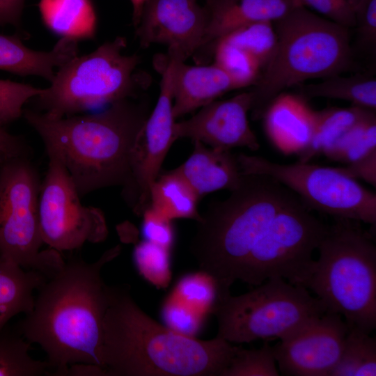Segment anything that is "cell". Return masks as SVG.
<instances>
[{"label":"cell","mask_w":376,"mask_h":376,"mask_svg":"<svg viewBox=\"0 0 376 376\" xmlns=\"http://www.w3.org/2000/svg\"><path fill=\"white\" fill-rule=\"evenodd\" d=\"M41 90L30 84L0 79V125L11 123L23 116L25 103Z\"/></svg>","instance_id":"cell-35"},{"label":"cell","mask_w":376,"mask_h":376,"mask_svg":"<svg viewBox=\"0 0 376 376\" xmlns=\"http://www.w3.org/2000/svg\"><path fill=\"white\" fill-rule=\"evenodd\" d=\"M141 216L144 240L171 250L175 241L173 221L159 215L150 207L146 209Z\"/></svg>","instance_id":"cell-37"},{"label":"cell","mask_w":376,"mask_h":376,"mask_svg":"<svg viewBox=\"0 0 376 376\" xmlns=\"http://www.w3.org/2000/svg\"><path fill=\"white\" fill-rule=\"evenodd\" d=\"M338 168L344 174L354 180H362L374 187H376V152Z\"/></svg>","instance_id":"cell-40"},{"label":"cell","mask_w":376,"mask_h":376,"mask_svg":"<svg viewBox=\"0 0 376 376\" xmlns=\"http://www.w3.org/2000/svg\"><path fill=\"white\" fill-rule=\"evenodd\" d=\"M327 311L307 288L272 278L252 290L218 298L213 313L216 336L229 343L283 339Z\"/></svg>","instance_id":"cell-8"},{"label":"cell","mask_w":376,"mask_h":376,"mask_svg":"<svg viewBox=\"0 0 376 376\" xmlns=\"http://www.w3.org/2000/svg\"><path fill=\"white\" fill-rule=\"evenodd\" d=\"M78 42L60 38L47 52L33 50L18 36L0 34V70L20 76H39L51 82L54 69L78 55Z\"/></svg>","instance_id":"cell-22"},{"label":"cell","mask_w":376,"mask_h":376,"mask_svg":"<svg viewBox=\"0 0 376 376\" xmlns=\"http://www.w3.org/2000/svg\"><path fill=\"white\" fill-rule=\"evenodd\" d=\"M31 148L23 138L0 125V164L14 157H31Z\"/></svg>","instance_id":"cell-39"},{"label":"cell","mask_w":376,"mask_h":376,"mask_svg":"<svg viewBox=\"0 0 376 376\" xmlns=\"http://www.w3.org/2000/svg\"><path fill=\"white\" fill-rule=\"evenodd\" d=\"M235 89L232 79L215 63L189 65L181 62L174 79L173 117L185 116Z\"/></svg>","instance_id":"cell-21"},{"label":"cell","mask_w":376,"mask_h":376,"mask_svg":"<svg viewBox=\"0 0 376 376\" xmlns=\"http://www.w3.org/2000/svg\"><path fill=\"white\" fill-rule=\"evenodd\" d=\"M275 51L251 90L253 119L281 93L311 79L342 74L353 66L349 29L297 6L273 22Z\"/></svg>","instance_id":"cell-5"},{"label":"cell","mask_w":376,"mask_h":376,"mask_svg":"<svg viewBox=\"0 0 376 376\" xmlns=\"http://www.w3.org/2000/svg\"><path fill=\"white\" fill-rule=\"evenodd\" d=\"M47 279L42 273L26 269L0 258V330L16 315L30 312L34 292Z\"/></svg>","instance_id":"cell-24"},{"label":"cell","mask_w":376,"mask_h":376,"mask_svg":"<svg viewBox=\"0 0 376 376\" xmlns=\"http://www.w3.org/2000/svg\"><path fill=\"white\" fill-rule=\"evenodd\" d=\"M120 252L118 244L93 263L81 258L65 262L37 290L32 310L17 324L15 330L45 352L50 375H68L74 365L103 370V321L111 285L101 272Z\"/></svg>","instance_id":"cell-1"},{"label":"cell","mask_w":376,"mask_h":376,"mask_svg":"<svg viewBox=\"0 0 376 376\" xmlns=\"http://www.w3.org/2000/svg\"><path fill=\"white\" fill-rule=\"evenodd\" d=\"M218 298L214 279L199 270L182 275L165 297L160 309L164 324L189 337L201 331Z\"/></svg>","instance_id":"cell-17"},{"label":"cell","mask_w":376,"mask_h":376,"mask_svg":"<svg viewBox=\"0 0 376 376\" xmlns=\"http://www.w3.org/2000/svg\"><path fill=\"white\" fill-rule=\"evenodd\" d=\"M194 143L192 153L176 170L199 197L217 190L236 189L242 176L237 155L198 141Z\"/></svg>","instance_id":"cell-20"},{"label":"cell","mask_w":376,"mask_h":376,"mask_svg":"<svg viewBox=\"0 0 376 376\" xmlns=\"http://www.w3.org/2000/svg\"><path fill=\"white\" fill-rule=\"evenodd\" d=\"M220 39L250 55L260 64L262 71L275 51L277 40L272 22H258L241 26Z\"/></svg>","instance_id":"cell-30"},{"label":"cell","mask_w":376,"mask_h":376,"mask_svg":"<svg viewBox=\"0 0 376 376\" xmlns=\"http://www.w3.org/2000/svg\"><path fill=\"white\" fill-rule=\"evenodd\" d=\"M375 375V338L358 327H348L341 356L330 376Z\"/></svg>","instance_id":"cell-28"},{"label":"cell","mask_w":376,"mask_h":376,"mask_svg":"<svg viewBox=\"0 0 376 376\" xmlns=\"http://www.w3.org/2000/svg\"><path fill=\"white\" fill-rule=\"evenodd\" d=\"M104 376H221L237 346L180 334L147 315L127 285H111L103 321Z\"/></svg>","instance_id":"cell-2"},{"label":"cell","mask_w":376,"mask_h":376,"mask_svg":"<svg viewBox=\"0 0 376 376\" xmlns=\"http://www.w3.org/2000/svg\"><path fill=\"white\" fill-rule=\"evenodd\" d=\"M375 110L357 106L313 110L314 130L311 144L299 162H308L318 155L326 156L348 132Z\"/></svg>","instance_id":"cell-26"},{"label":"cell","mask_w":376,"mask_h":376,"mask_svg":"<svg viewBox=\"0 0 376 376\" xmlns=\"http://www.w3.org/2000/svg\"><path fill=\"white\" fill-rule=\"evenodd\" d=\"M359 45L374 52L376 47V0H360L355 13Z\"/></svg>","instance_id":"cell-38"},{"label":"cell","mask_w":376,"mask_h":376,"mask_svg":"<svg viewBox=\"0 0 376 376\" xmlns=\"http://www.w3.org/2000/svg\"><path fill=\"white\" fill-rule=\"evenodd\" d=\"M271 141L285 153L301 157L313 135V109L300 95L282 93L267 107L262 118Z\"/></svg>","instance_id":"cell-19"},{"label":"cell","mask_w":376,"mask_h":376,"mask_svg":"<svg viewBox=\"0 0 376 376\" xmlns=\"http://www.w3.org/2000/svg\"><path fill=\"white\" fill-rule=\"evenodd\" d=\"M4 328L0 330V376L50 375L47 362L29 354L31 344L15 329Z\"/></svg>","instance_id":"cell-29"},{"label":"cell","mask_w":376,"mask_h":376,"mask_svg":"<svg viewBox=\"0 0 376 376\" xmlns=\"http://www.w3.org/2000/svg\"><path fill=\"white\" fill-rule=\"evenodd\" d=\"M375 152L376 115L373 111L340 139L326 157L348 164Z\"/></svg>","instance_id":"cell-32"},{"label":"cell","mask_w":376,"mask_h":376,"mask_svg":"<svg viewBox=\"0 0 376 376\" xmlns=\"http://www.w3.org/2000/svg\"><path fill=\"white\" fill-rule=\"evenodd\" d=\"M38 8L43 24L60 38H95L97 18L91 0H40Z\"/></svg>","instance_id":"cell-23"},{"label":"cell","mask_w":376,"mask_h":376,"mask_svg":"<svg viewBox=\"0 0 376 376\" xmlns=\"http://www.w3.org/2000/svg\"><path fill=\"white\" fill-rule=\"evenodd\" d=\"M327 227L295 194L276 214L240 281L256 287L269 279L281 278L306 288L313 270V253Z\"/></svg>","instance_id":"cell-11"},{"label":"cell","mask_w":376,"mask_h":376,"mask_svg":"<svg viewBox=\"0 0 376 376\" xmlns=\"http://www.w3.org/2000/svg\"><path fill=\"white\" fill-rule=\"evenodd\" d=\"M206 8L197 0H147L136 34L142 48L166 45L185 60L201 48L207 25Z\"/></svg>","instance_id":"cell-15"},{"label":"cell","mask_w":376,"mask_h":376,"mask_svg":"<svg viewBox=\"0 0 376 376\" xmlns=\"http://www.w3.org/2000/svg\"><path fill=\"white\" fill-rule=\"evenodd\" d=\"M212 55L214 63L228 75L237 89L254 86L262 72L253 58L224 39L214 44Z\"/></svg>","instance_id":"cell-31"},{"label":"cell","mask_w":376,"mask_h":376,"mask_svg":"<svg viewBox=\"0 0 376 376\" xmlns=\"http://www.w3.org/2000/svg\"><path fill=\"white\" fill-rule=\"evenodd\" d=\"M48 167L39 193V219L42 241L49 248L70 251L85 243H99L109 231L101 210L85 206L60 160L47 154Z\"/></svg>","instance_id":"cell-12"},{"label":"cell","mask_w":376,"mask_h":376,"mask_svg":"<svg viewBox=\"0 0 376 376\" xmlns=\"http://www.w3.org/2000/svg\"><path fill=\"white\" fill-rule=\"evenodd\" d=\"M348 327L326 312L272 346L279 371L287 376H330L342 354Z\"/></svg>","instance_id":"cell-14"},{"label":"cell","mask_w":376,"mask_h":376,"mask_svg":"<svg viewBox=\"0 0 376 376\" xmlns=\"http://www.w3.org/2000/svg\"><path fill=\"white\" fill-rule=\"evenodd\" d=\"M207 25L199 50L208 49L211 54L216 42L230 32L255 22H274L293 8L302 6L301 0H207Z\"/></svg>","instance_id":"cell-18"},{"label":"cell","mask_w":376,"mask_h":376,"mask_svg":"<svg viewBox=\"0 0 376 376\" xmlns=\"http://www.w3.org/2000/svg\"><path fill=\"white\" fill-rule=\"evenodd\" d=\"M237 158L242 174L273 178L293 191L310 210L375 227V193L344 174L338 167L299 161L279 164L244 153L238 154Z\"/></svg>","instance_id":"cell-10"},{"label":"cell","mask_w":376,"mask_h":376,"mask_svg":"<svg viewBox=\"0 0 376 376\" xmlns=\"http://www.w3.org/2000/svg\"><path fill=\"white\" fill-rule=\"evenodd\" d=\"M171 251L146 240L134 248L132 259L138 273L158 289L166 288L172 277Z\"/></svg>","instance_id":"cell-33"},{"label":"cell","mask_w":376,"mask_h":376,"mask_svg":"<svg viewBox=\"0 0 376 376\" xmlns=\"http://www.w3.org/2000/svg\"><path fill=\"white\" fill-rule=\"evenodd\" d=\"M303 6L345 28L355 26V13L360 0H301Z\"/></svg>","instance_id":"cell-36"},{"label":"cell","mask_w":376,"mask_h":376,"mask_svg":"<svg viewBox=\"0 0 376 376\" xmlns=\"http://www.w3.org/2000/svg\"><path fill=\"white\" fill-rule=\"evenodd\" d=\"M126 45L125 38L118 37L76 56L31 100L46 116L59 118L136 97L142 81L134 72L140 57L123 54Z\"/></svg>","instance_id":"cell-7"},{"label":"cell","mask_w":376,"mask_h":376,"mask_svg":"<svg viewBox=\"0 0 376 376\" xmlns=\"http://www.w3.org/2000/svg\"></svg>","instance_id":"cell-43"},{"label":"cell","mask_w":376,"mask_h":376,"mask_svg":"<svg viewBox=\"0 0 376 376\" xmlns=\"http://www.w3.org/2000/svg\"><path fill=\"white\" fill-rule=\"evenodd\" d=\"M146 1L147 0H130L133 8L132 21L135 28L139 23L141 13Z\"/></svg>","instance_id":"cell-42"},{"label":"cell","mask_w":376,"mask_h":376,"mask_svg":"<svg viewBox=\"0 0 376 376\" xmlns=\"http://www.w3.org/2000/svg\"><path fill=\"white\" fill-rule=\"evenodd\" d=\"M31 157H17L0 164V258L47 279L63 266L60 252L44 244L40 228L38 171Z\"/></svg>","instance_id":"cell-9"},{"label":"cell","mask_w":376,"mask_h":376,"mask_svg":"<svg viewBox=\"0 0 376 376\" xmlns=\"http://www.w3.org/2000/svg\"><path fill=\"white\" fill-rule=\"evenodd\" d=\"M149 114L148 102L131 98L98 113L59 118L33 109L23 111L47 155L60 160L81 197L99 189L127 185L133 148Z\"/></svg>","instance_id":"cell-3"},{"label":"cell","mask_w":376,"mask_h":376,"mask_svg":"<svg viewBox=\"0 0 376 376\" xmlns=\"http://www.w3.org/2000/svg\"><path fill=\"white\" fill-rule=\"evenodd\" d=\"M200 197L176 169L159 174L150 189V207L170 219H201L198 212Z\"/></svg>","instance_id":"cell-25"},{"label":"cell","mask_w":376,"mask_h":376,"mask_svg":"<svg viewBox=\"0 0 376 376\" xmlns=\"http://www.w3.org/2000/svg\"><path fill=\"white\" fill-rule=\"evenodd\" d=\"M272 346L267 340L258 349L237 347L221 376H279Z\"/></svg>","instance_id":"cell-34"},{"label":"cell","mask_w":376,"mask_h":376,"mask_svg":"<svg viewBox=\"0 0 376 376\" xmlns=\"http://www.w3.org/2000/svg\"><path fill=\"white\" fill-rule=\"evenodd\" d=\"M295 194L269 177L242 174L229 197L201 215L190 251L200 270L215 281L219 297L230 294L276 214Z\"/></svg>","instance_id":"cell-4"},{"label":"cell","mask_w":376,"mask_h":376,"mask_svg":"<svg viewBox=\"0 0 376 376\" xmlns=\"http://www.w3.org/2000/svg\"><path fill=\"white\" fill-rule=\"evenodd\" d=\"M251 106V91L228 100H214L189 119L175 122V139L188 138L224 150L245 147L257 150L260 144L248 120Z\"/></svg>","instance_id":"cell-16"},{"label":"cell","mask_w":376,"mask_h":376,"mask_svg":"<svg viewBox=\"0 0 376 376\" xmlns=\"http://www.w3.org/2000/svg\"><path fill=\"white\" fill-rule=\"evenodd\" d=\"M25 0H0V26H19Z\"/></svg>","instance_id":"cell-41"},{"label":"cell","mask_w":376,"mask_h":376,"mask_svg":"<svg viewBox=\"0 0 376 376\" xmlns=\"http://www.w3.org/2000/svg\"><path fill=\"white\" fill-rule=\"evenodd\" d=\"M177 67L175 60H168L162 68L158 100L136 141L131 159L130 178L123 188L124 199L139 217L150 205L151 187L175 141L173 104Z\"/></svg>","instance_id":"cell-13"},{"label":"cell","mask_w":376,"mask_h":376,"mask_svg":"<svg viewBox=\"0 0 376 376\" xmlns=\"http://www.w3.org/2000/svg\"><path fill=\"white\" fill-rule=\"evenodd\" d=\"M302 97H322L347 101L352 106L375 110L376 79L368 74L335 75L300 88Z\"/></svg>","instance_id":"cell-27"},{"label":"cell","mask_w":376,"mask_h":376,"mask_svg":"<svg viewBox=\"0 0 376 376\" xmlns=\"http://www.w3.org/2000/svg\"><path fill=\"white\" fill-rule=\"evenodd\" d=\"M318 245L306 284L348 327L376 328V246L359 221L334 218Z\"/></svg>","instance_id":"cell-6"}]
</instances>
